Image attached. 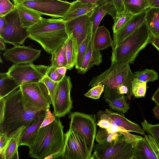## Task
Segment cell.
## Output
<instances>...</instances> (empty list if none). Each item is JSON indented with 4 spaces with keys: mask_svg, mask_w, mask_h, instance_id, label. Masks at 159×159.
<instances>
[{
    "mask_svg": "<svg viewBox=\"0 0 159 159\" xmlns=\"http://www.w3.org/2000/svg\"><path fill=\"white\" fill-rule=\"evenodd\" d=\"M0 62H1V63H2V62H3L2 61V60H1V57H0Z\"/></svg>",
    "mask_w": 159,
    "mask_h": 159,
    "instance_id": "57",
    "label": "cell"
},
{
    "mask_svg": "<svg viewBox=\"0 0 159 159\" xmlns=\"http://www.w3.org/2000/svg\"><path fill=\"white\" fill-rule=\"evenodd\" d=\"M150 43L154 46L159 52V38L152 35Z\"/></svg>",
    "mask_w": 159,
    "mask_h": 159,
    "instance_id": "47",
    "label": "cell"
},
{
    "mask_svg": "<svg viewBox=\"0 0 159 159\" xmlns=\"http://www.w3.org/2000/svg\"><path fill=\"white\" fill-rule=\"evenodd\" d=\"M152 36L145 20L136 30L112 48L111 64L118 66L133 64L140 51L150 43Z\"/></svg>",
    "mask_w": 159,
    "mask_h": 159,
    "instance_id": "4",
    "label": "cell"
},
{
    "mask_svg": "<svg viewBox=\"0 0 159 159\" xmlns=\"http://www.w3.org/2000/svg\"><path fill=\"white\" fill-rule=\"evenodd\" d=\"M147 83L134 78L132 83V94L135 98L145 96L147 90Z\"/></svg>",
    "mask_w": 159,
    "mask_h": 159,
    "instance_id": "36",
    "label": "cell"
},
{
    "mask_svg": "<svg viewBox=\"0 0 159 159\" xmlns=\"http://www.w3.org/2000/svg\"><path fill=\"white\" fill-rule=\"evenodd\" d=\"M111 1L116 9L117 14L125 11L124 0H111Z\"/></svg>",
    "mask_w": 159,
    "mask_h": 159,
    "instance_id": "44",
    "label": "cell"
},
{
    "mask_svg": "<svg viewBox=\"0 0 159 159\" xmlns=\"http://www.w3.org/2000/svg\"><path fill=\"white\" fill-rule=\"evenodd\" d=\"M69 129L80 133L85 138L90 152L94 147L96 134V122L95 115L86 114L79 112L70 114Z\"/></svg>",
    "mask_w": 159,
    "mask_h": 159,
    "instance_id": "8",
    "label": "cell"
},
{
    "mask_svg": "<svg viewBox=\"0 0 159 159\" xmlns=\"http://www.w3.org/2000/svg\"><path fill=\"white\" fill-rule=\"evenodd\" d=\"M67 40L58 49L52 54L51 65L57 68L61 66H65L67 68V61L66 55Z\"/></svg>",
    "mask_w": 159,
    "mask_h": 159,
    "instance_id": "28",
    "label": "cell"
},
{
    "mask_svg": "<svg viewBox=\"0 0 159 159\" xmlns=\"http://www.w3.org/2000/svg\"><path fill=\"white\" fill-rule=\"evenodd\" d=\"M5 29V22L3 16H0V37L3 35Z\"/></svg>",
    "mask_w": 159,
    "mask_h": 159,
    "instance_id": "49",
    "label": "cell"
},
{
    "mask_svg": "<svg viewBox=\"0 0 159 159\" xmlns=\"http://www.w3.org/2000/svg\"><path fill=\"white\" fill-rule=\"evenodd\" d=\"M20 86L7 73H0V99L19 88Z\"/></svg>",
    "mask_w": 159,
    "mask_h": 159,
    "instance_id": "25",
    "label": "cell"
},
{
    "mask_svg": "<svg viewBox=\"0 0 159 159\" xmlns=\"http://www.w3.org/2000/svg\"><path fill=\"white\" fill-rule=\"evenodd\" d=\"M147 10L134 15L118 31L113 33V48L140 26L145 20Z\"/></svg>",
    "mask_w": 159,
    "mask_h": 159,
    "instance_id": "16",
    "label": "cell"
},
{
    "mask_svg": "<svg viewBox=\"0 0 159 159\" xmlns=\"http://www.w3.org/2000/svg\"><path fill=\"white\" fill-rule=\"evenodd\" d=\"M93 45L97 50L101 51L109 47L113 48V41L110 32L104 26H98L95 35Z\"/></svg>",
    "mask_w": 159,
    "mask_h": 159,
    "instance_id": "23",
    "label": "cell"
},
{
    "mask_svg": "<svg viewBox=\"0 0 159 159\" xmlns=\"http://www.w3.org/2000/svg\"><path fill=\"white\" fill-rule=\"evenodd\" d=\"M67 68L65 66H61L57 68L58 73L62 75H66Z\"/></svg>",
    "mask_w": 159,
    "mask_h": 159,
    "instance_id": "52",
    "label": "cell"
},
{
    "mask_svg": "<svg viewBox=\"0 0 159 159\" xmlns=\"http://www.w3.org/2000/svg\"><path fill=\"white\" fill-rule=\"evenodd\" d=\"M151 99L157 104L159 105V87L152 95Z\"/></svg>",
    "mask_w": 159,
    "mask_h": 159,
    "instance_id": "48",
    "label": "cell"
},
{
    "mask_svg": "<svg viewBox=\"0 0 159 159\" xmlns=\"http://www.w3.org/2000/svg\"><path fill=\"white\" fill-rule=\"evenodd\" d=\"M158 77V73L152 69L147 68L134 72V78L143 82H153Z\"/></svg>",
    "mask_w": 159,
    "mask_h": 159,
    "instance_id": "33",
    "label": "cell"
},
{
    "mask_svg": "<svg viewBox=\"0 0 159 159\" xmlns=\"http://www.w3.org/2000/svg\"><path fill=\"white\" fill-rule=\"evenodd\" d=\"M66 55L67 69L70 70L75 66L77 55L74 43L72 39L68 37L66 44Z\"/></svg>",
    "mask_w": 159,
    "mask_h": 159,
    "instance_id": "31",
    "label": "cell"
},
{
    "mask_svg": "<svg viewBox=\"0 0 159 159\" xmlns=\"http://www.w3.org/2000/svg\"><path fill=\"white\" fill-rule=\"evenodd\" d=\"M104 90V85L102 84H99L93 86L84 95L92 99H98Z\"/></svg>",
    "mask_w": 159,
    "mask_h": 159,
    "instance_id": "39",
    "label": "cell"
},
{
    "mask_svg": "<svg viewBox=\"0 0 159 159\" xmlns=\"http://www.w3.org/2000/svg\"><path fill=\"white\" fill-rule=\"evenodd\" d=\"M125 11L133 15L149 8L148 0H124Z\"/></svg>",
    "mask_w": 159,
    "mask_h": 159,
    "instance_id": "27",
    "label": "cell"
},
{
    "mask_svg": "<svg viewBox=\"0 0 159 159\" xmlns=\"http://www.w3.org/2000/svg\"><path fill=\"white\" fill-rule=\"evenodd\" d=\"M14 3H21L25 1H31L37 0H13Z\"/></svg>",
    "mask_w": 159,
    "mask_h": 159,
    "instance_id": "55",
    "label": "cell"
},
{
    "mask_svg": "<svg viewBox=\"0 0 159 159\" xmlns=\"http://www.w3.org/2000/svg\"><path fill=\"white\" fill-rule=\"evenodd\" d=\"M66 30L68 37L73 40L77 55L79 48L82 42L92 33V22L91 16L82 15L65 21Z\"/></svg>",
    "mask_w": 159,
    "mask_h": 159,
    "instance_id": "13",
    "label": "cell"
},
{
    "mask_svg": "<svg viewBox=\"0 0 159 159\" xmlns=\"http://www.w3.org/2000/svg\"><path fill=\"white\" fill-rule=\"evenodd\" d=\"M152 111L155 118L157 120H159V105L156 104Z\"/></svg>",
    "mask_w": 159,
    "mask_h": 159,
    "instance_id": "51",
    "label": "cell"
},
{
    "mask_svg": "<svg viewBox=\"0 0 159 159\" xmlns=\"http://www.w3.org/2000/svg\"><path fill=\"white\" fill-rule=\"evenodd\" d=\"M41 52V50L33 48L30 46L16 45L6 50L3 56L6 61L14 64L33 63L39 57Z\"/></svg>",
    "mask_w": 159,
    "mask_h": 159,
    "instance_id": "15",
    "label": "cell"
},
{
    "mask_svg": "<svg viewBox=\"0 0 159 159\" xmlns=\"http://www.w3.org/2000/svg\"><path fill=\"white\" fill-rule=\"evenodd\" d=\"M144 137L151 148V159H159V143L149 134H146Z\"/></svg>",
    "mask_w": 159,
    "mask_h": 159,
    "instance_id": "38",
    "label": "cell"
},
{
    "mask_svg": "<svg viewBox=\"0 0 159 159\" xmlns=\"http://www.w3.org/2000/svg\"><path fill=\"white\" fill-rule=\"evenodd\" d=\"M151 154L149 145L143 137L135 148V159H151Z\"/></svg>",
    "mask_w": 159,
    "mask_h": 159,
    "instance_id": "32",
    "label": "cell"
},
{
    "mask_svg": "<svg viewBox=\"0 0 159 159\" xmlns=\"http://www.w3.org/2000/svg\"><path fill=\"white\" fill-rule=\"evenodd\" d=\"M15 6L9 0H0V16H4L12 11Z\"/></svg>",
    "mask_w": 159,
    "mask_h": 159,
    "instance_id": "41",
    "label": "cell"
},
{
    "mask_svg": "<svg viewBox=\"0 0 159 159\" xmlns=\"http://www.w3.org/2000/svg\"><path fill=\"white\" fill-rule=\"evenodd\" d=\"M25 125L19 128L11 135V137L4 152V159H18V148L21 133Z\"/></svg>",
    "mask_w": 159,
    "mask_h": 159,
    "instance_id": "24",
    "label": "cell"
},
{
    "mask_svg": "<svg viewBox=\"0 0 159 159\" xmlns=\"http://www.w3.org/2000/svg\"><path fill=\"white\" fill-rule=\"evenodd\" d=\"M22 3L41 15L57 18H62L71 4V2L61 0H37L25 1Z\"/></svg>",
    "mask_w": 159,
    "mask_h": 159,
    "instance_id": "14",
    "label": "cell"
},
{
    "mask_svg": "<svg viewBox=\"0 0 159 159\" xmlns=\"http://www.w3.org/2000/svg\"><path fill=\"white\" fill-rule=\"evenodd\" d=\"M11 135H8L5 133H0V159H4L3 155L9 142Z\"/></svg>",
    "mask_w": 159,
    "mask_h": 159,
    "instance_id": "43",
    "label": "cell"
},
{
    "mask_svg": "<svg viewBox=\"0 0 159 159\" xmlns=\"http://www.w3.org/2000/svg\"><path fill=\"white\" fill-rule=\"evenodd\" d=\"M91 38L84 56L82 65L78 70V73L84 74L94 65H98L102 62V55L100 51L96 49L92 43Z\"/></svg>",
    "mask_w": 159,
    "mask_h": 159,
    "instance_id": "21",
    "label": "cell"
},
{
    "mask_svg": "<svg viewBox=\"0 0 159 159\" xmlns=\"http://www.w3.org/2000/svg\"><path fill=\"white\" fill-rule=\"evenodd\" d=\"M92 33L89 34L80 45L77 52L75 68L78 70L81 67L85 54L87 51Z\"/></svg>",
    "mask_w": 159,
    "mask_h": 159,
    "instance_id": "35",
    "label": "cell"
},
{
    "mask_svg": "<svg viewBox=\"0 0 159 159\" xmlns=\"http://www.w3.org/2000/svg\"><path fill=\"white\" fill-rule=\"evenodd\" d=\"M48 66L35 65L33 63L14 64L7 73L20 86L31 82L40 81L45 75Z\"/></svg>",
    "mask_w": 159,
    "mask_h": 159,
    "instance_id": "11",
    "label": "cell"
},
{
    "mask_svg": "<svg viewBox=\"0 0 159 159\" xmlns=\"http://www.w3.org/2000/svg\"><path fill=\"white\" fill-rule=\"evenodd\" d=\"M107 14L111 15L114 20L116 16L117 11L111 1L102 0L96 8L91 16L92 22L91 42L93 43L97 30L102 20Z\"/></svg>",
    "mask_w": 159,
    "mask_h": 159,
    "instance_id": "17",
    "label": "cell"
},
{
    "mask_svg": "<svg viewBox=\"0 0 159 159\" xmlns=\"http://www.w3.org/2000/svg\"><path fill=\"white\" fill-rule=\"evenodd\" d=\"M0 49L2 51H5L7 49L5 42L1 37H0Z\"/></svg>",
    "mask_w": 159,
    "mask_h": 159,
    "instance_id": "53",
    "label": "cell"
},
{
    "mask_svg": "<svg viewBox=\"0 0 159 159\" xmlns=\"http://www.w3.org/2000/svg\"><path fill=\"white\" fill-rule=\"evenodd\" d=\"M25 107L33 111L49 109L52 101L48 90L41 81L24 84L20 87Z\"/></svg>",
    "mask_w": 159,
    "mask_h": 159,
    "instance_id": "7",
    "label": "cell"
},
{
    "mask_svg": "<svg viewBox=\"0 0 159 159\" xmlns=\"http://www.w3.org/2000/svg\"><path fill=\"white\" fill-rule=\"evenodd\" d=\"M5 99L4 97L0 99V123L3 118L5 110Z\"/></svg>",
    "mask_w": 159,
    "mask_h": 159,
    "instance_id": "45",
    "label": "cell"
},
{
    "mask_svg": "<svg viewBox=\"0 0 159 159\" xmlns=\"http://www.w3.org/2000/svg\"><path fill=\"white\" fill-rule=\"evenodd\" d=\"M46 116V112L34 118L25 125L20 139L18 145L29 146L30 139Z\"/></svg>",
    "mask_w": 159,
    "mask_h": 159,
    "instance_id": "22",
    "label": "cell"
},
{
    "mask_svg": "<svg viewBox=\"0 0 159 159\" xmlns=\"http://www.w3.org/2000/svg\"><path fill=\"white\" fill-rule=\"evenodd\" d=\"M105 111L117 126L129 132H135L144 136L146 135L144 131L139 125L130 121L122 115L109 109H106Z\"/></svg>",
    "mask_w": 159,
    "mask_h": 159,
    "instance_id": "20",
    "label": "cell"
},
{
    "mask_svg": "<svg viewBox=\"0 0 159 159\" xmlns=\"http://www.w3.org/2000/svg\"><path fill=\"white\" fill-rule=\"evenodd\" d=\"M56 117L49 124L39 128L31 138L29 156L38 159L55 158L61 156L64 149V126Z\"/></svg>",
    "mask_w": 159,
    "mask_h": 159,
    "instance_id": "1",
    "label": "cell"
},
{
    "mask_svg": "<svg viewBox=\"0 0 159 159\" xmlns=\"http://www.w3.org/2000/svg\"><path fill=\"white\" fill-rule=\"evenodd\" d=\"M105 101L108 103L111 108L119 112L125 113L129 108V106L127 102L124 94H122L117 98L111 100L107 99Z\"/></svg>",
    "mask_w": 159,
    "mask_h": 159,
    "instance_id": "30",
    "label": "cell"
},
{
    "mask_svg": "<svg viewBox=\"0 0 159 159\" xmlns=\"http://www.w3.org/2000/svg\"><path fill=\"white\" fill-rule=\"evenodd\" d=\"M77 1L85 3H94L102 0H76Z\"/></svg>",
    "mask_w": 159,
    "mask_h": 159,
    "instance_id": "54",
    "label": "cell"
},
{
    "mask_svg": "<svg viewBox=\"0 0 159 159\" xmlns=\"http://www.w3.org/2000/svg\"><path fill=\"white\" fill-rule=\"evenodd\" d=\"M134 15L125 11L117 14L116 18L114 20V24L112 26L113 33L118 31Z\"/></svg>",
    "mask_w": 159,
    "mask_h": 159,
    "instance_id": "34",
    "label": "cell"
},
{
    "mask_svg": "<svg viewBox=\"0 0 159 159\" xmlns=\"http://www.w3.org/2000/svg\"><path fill=\"white\" fill-rule=\"evenodd\" d=\"M45 75L52 80L57 82H60L66 75L59 74L57 68L52 65L48 66Z\"/></svg>",
    "mask_w": 159,
    "mask_h": 159,
    "instance_id": "40",
    "label": "cell"
},
{
    "mask_svg": "<svg viewBox=\"0 0 159 159\" xmlns=\"http://www.w3.org/2000/svg\"><path fill=\"white\" fill-rule=\"evenodd\" d=\"M5 110L0 123V133L10 135L19 128L25 125L34 118L43 114L46 110L33 111L24 106L20 88L4 97Z\"/></svg>",
    "mask_w": 159,
    "mask_h": 159,
    "instance_id": "2",
    "label": "cell"
},
{
    "mask_svg": "<svg viewBox=\"0 0 159 159\" xmlns=\"http://www.w3.org/2000/svg\"><path fill=\"white\" fill-rule=\"evenodd\" d=\"M141 125L144 131L151 136L159 143V124H152L144 120L141 122Z\"/></svg>",
    "mask_w": 159,
    "mask_h": 159,
    "instance_id": "37",
    "label": "cell"
},
{
    "mask_svg": "<svg viewBox=\"0 0 159 159\" xmlns=\"http://www.w3.org/2000/svg\"><path fill=\"white\" fill-rule=\"evenodd\" d=\"M72 84L69 76H65L58 82L51 99L53 114L58 118L64 117L72 108L70 97Z\"/></svg>",
    "mask_w": 159,
    "mask_h": 159,
    "instance_id": "12",
    "label": "cell"
},
{
    "mask_svg": "<svg viewBox=\"0 0 159 159\" xmlns=\"http://www.w3.org/2000/svg\"><path fill=\"white\" fill-rule=\"evenodd\" d=\"M145 20L152 35L159 38V7L148 9Z\"/></svg>",
    "mask_w": 159,
    "mask_h": 159,
    "instance_id": "26",
    "label": "cell"
},
{
    "mask_svg": "<svg viewBox=\"0 0 159 159\" xmlns=\"http://www.w3.org/2000/svg\"><path fill=\"white\" fill-rule=\"evenodd\" d=\"M65 21L62 18L42 17L39 22L29 29L28 38L39 43L46 52L52 54L68 38Z\"/></svg>",
    "mask_w": 159,
    "mask_h": 159,
    "instance_id": "3",
    "label": "cell"
},
{
    "mask_svg": "<svg viewBox=\"0 0 159 159\" xmlns=\"http://www.w3.org/2000/svg\"><path fill=\"white\" fill-rule=\"evenodd\" d=\"M46 116H51L53 114H52L50 111L49 109H48L46 110Z\"/></svg>",
    "mask_w": 159,
    "mask_h": 159,
    "instance_id": "56",
    "label": "cell"
},
{
    "mask_svg": "<svg viewBox=\"0 0 159 159\" xmlns=\"http://www.w3.org/2000/svg\"><path fill=\"white\" fill-rule=\"evenodd\" d=\"M121 131L123 136L119 141L96 144L91 159H135V148L143 137L126 130Z\"/></svg>",
    "mask_w": 159,
    "mask_h": 159,
    "instance_id": "5",
    "label": "cell"
},
{
    "mask_svg": "<svg viewBox=\"0 0 159 159\" xmlns=\"http://www.w3.org/2000/svg\"><path fill=\"white\" fill-rule=\"evenodd\" d=\"M149 8L159 7V0H148Z\"/></svg>",
    "mask_w": 159,
    "mask_h": 159,
    "instance_id": "50",
    "label": "cell"
},
{
    "mask_svg": "<svg viewBox=\"0 0 159 159\" xmlns=\"http://www.w3.org/2000/svg\"><path fill=\"white\" fill-rule=\"evenodd\" d=\"M121 131L118 132L110 133L106 129L100 127L96 135V141L98 143L105 142L109 143L117 142L123 136Z\"/></svg>",
    "mask_w": 159,
    "mask_h": 159,
    "instance_id": "29",
    "label": "cell"
},
{
    "mask_svg": "<svg viewBox=\"0 0 159 159\" xmlns=\"http://www.w3.org/2000/svg\"><path fill=\"white\" fill-rule=\"evenodd\" d=\"M56 117L54 115L50 116H46L40 128L44 127L51 123L54 120Z\"/></svg>",
    "mask_w": 159,
    "mask_h": 159,
    "instance_id": "46",
    "label": "cell"
},
{
    "mask_svg": "<svg viewBox=\"0 0 159 159\" xmlns=\"http://www.w3.org/2000/svg\"><path fill=\"white\" fill-rule=\"evenodd\" d=\"M65 137V145L61 156L63 159H91L92 153L83 135L69 129Z\"/></svg>",
    "mask_w": 159,
    "mask_h": 159,
    "instance_id": "10",
    "label": "cell"
},
{
    "mask_svg": "<svg viewBox=\"0 0 159 159\" xmlns=\"http://www.w3.org/2000/svg\"><path fill=\"white\" fill-rule=\"evenodd\" d=\"M3 16L5 29L1 37L6 43L15 45H22L29 37V29L23 27L18 11L14 9Z\"/></svg>",
    "mask_w": 159,
    "mask_h": 159,
    "instance_id": "9",
    "label": "cell"
},
{
    "mask_svg": "<svg viewBox=\"0 0 159 159\" xmlns=\"http://www.w3.org/2000/svg\"><path fill=\"white\" fill-rule=\"evenodd\" d=\"M40 81L46 85L48 90L51 99L59 82H55L52 80L46 75L43 77Z\"/></svg>",
    "mask_w": 159,
    "mask_h": 159,
    "instance_id": "42",
    "label": "cell"
},
{
    "mask_svg": "<svg viewBox=\"0 0 159 159\" xmlns=\"http://www.w3.org/2000/svg\"><path fill=\"white\" fill-rule=\"evenodd\" d=\"M134 73L131 70L129 64L111 66L99 75L93 77L89 84L91 87L99 84L104 85L103 98L105 100L114 99L120 97L118 90L123 84L127 85L132 91V83Z\"/></svg>",
    "mask_w": 159,
    "mask_h": 159,
    "instance_id": "6",
    "label": "cell"
},
{
    "mask_svg": "<svg viewBox=\"0 0 159 159\" xmlns=\"http://www.w3.org/2000/svg\"><path fill=\"white\" fill-rule=\"evenodd\" d=\"M101 1L94 3H85L77 0L71 2L69 8L62 18L66 21L84 15L91 16Z\"/></svg>",
    "mask_w": 159,
    "mask_h": 159,
    "instance_id": "18",
    "label": "cell"
},
{
    "mask_svg": "<svg viewBox=\"0 0 159 159\" xmlns=\"http://www.w3.org/2000/svg\"><path fill=\"white\" fill-rule=\"evenodd\" d=\"M14 5L18 11L23 27L29 29L41 20V14L22 3H14Z\"/></svg>",
    "mask_w": 159,
    "mask_h": 159,
    "instance_id": "19",
    "label": "cell"
}]
</instances>
